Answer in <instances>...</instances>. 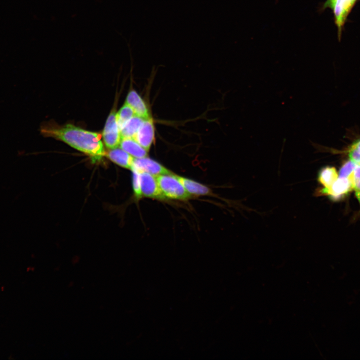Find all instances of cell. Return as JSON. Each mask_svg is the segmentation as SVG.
<instances>
[{"label":"cell","mask_w":360,"mask_h":360,"mask_svg":"<svg viewBox=\"0 0 360 360\" xmlns=\"http://www.w3.org/2000/svg\"><path fill=\"white\" fill-rule=\"evenodd\" d=\"M132 187L135 197L137 199L142 198L140 190V174L138 172L132 170Z\"/></svg>","instance_id":"cell-18"},{"label":"cell","mask_w":360,"mask_h":360,"mask_svg":"<svg viewBox=\"0 0 360 360\" xmlns=\"http://www.w3.org/2000/svg\"><path fill=\"white\" fill-rule=\"evenodd\" d=\"M116 112L112 110L109 114L102 132L104 143L106 148L112 149L118 147L121 140Z\"/></svg>","instance_id":"cell-4"},{"label":"cell","mask_w":360,"mask_h":360,"mask_svg":"<svg viewBox=\"0 0 360 360\" xmlns=\"http://www.w3.org/2000/svg\"><path fill=\"white\" fill-rule=\"evenodd\" d=\"M154 126L152 117L144 119L134 138L148 151L154 141Z\"/></svg>","instance_id":"cell-8"},{"label":"cell","mask_w":360,"mask_h":360,"mask_svg":"<svg viewBox=\"0 0 360 360\" xmlns=\"http://www.w3.org/2000/svg\"><path fill=\"white\" fill-rule=\"evenodd\" d=\"M140 190L142 197L164 199L156 177L146 172H140Z\"/></svg>","instance_id":"cell-7"},{"label":"cell","mask_w":360,"mask_h":360,"mask_svg":"<svg viewBox=\"0 0 360 360\" xmlns=\"http://www.w3.org/2000/svg\"><path fill=\"white\" fill-rule=\"evenodd\" d=\"M356 192V198L360 204V191Z\"/></svg>","instance_id":"cell-20"},{"label":"cell","mask_w":360,"mask_h":360,"mask_svg":"<svg viewBox=\"0 0 360 360\" xmlns=\"http://www.w3.org/2000/svg\"><path fill=\"white\" fill-rule=\"evenodd\" d=\"M352 189L349 178L338 176L328 188H318L316 192V196H327L332 200H337L346 196Z\"/></svg>","instance_id":"cell-5"},{"label":"cell","mask_w":360,"mask_h":360,"mask_svg":"<svg viewBox=\"0 0 360 360\" xmlns=\"http://www.w3.org/2000/svg\"><path fill=\"white\" fill-rule=\"evenodd\" d=\"M356 0H326L324 8H330L334 14L338 36H341L345 21Z\"/></svg>","instance_id":"cell-3"},{"label":"cell","mask_w":360,"mask_h":360,"mask_svg":"<svg viewBox=\"0 0 360 360\" xmlns=\"http://www.w3.org/2000/svg\"><path fill=\"white\" fill-rule=\"evenodd\" d=\"M144 120L134 115L120 130L121 138H134Z\"/></svg>","instance_id":"cell-14"},{"label":"cell","mask_w":360,"mask_h":360,"mask_svg":"<svg viewBox=\"0 0 360 360\" xmlns=\"http://www.w3.org/2000/svg\"><path fill=\"white\" fill-rule=\"evenodd\" d=\"M134 115L136 114L132 108L125 103L116 114L117 122L120 130Z\"/></svg>","instance_id":"cell-15"},{"label":"cell","mask_w":360,"mask_h":360,"mask_svg":"<svg viewBox=\"0 0 360 360\" xmlns=\"http://www.w3.org/2000/svg\"><path fill=\"white\" fill-rule=\"evenodd\" d=\"M120 148L134 158H142L148 156V151L134 138H121L120 145Z\"/></svg>","instance_id":"cell-11"},{"label":"cell","mask_w":360,"mask_h":360,"mask_svg":"<svg viewBox=\"0 0 360 360\" xmlns=\"http://www.w3.org/2000/svg\"><path fill=\"white\" fill-rule=\"evenodd\" d=\"M356 166V164L350 160L346 161L340 168L338 176L349 178Z\"/></svg>","instance_id":"cell-19"},{"label":"cell","mask_w":360,"mask_h":360,"mask_svg":"<svg viewBox=\"0 0 360 360\" xmlns=\"http://www.w3.org/2000/svg\"><path fill=\"white\" fill-rule=\"evenodd\" d=\"M186 191L191 196H208L212 194L210 188L194 180L178 176Z\"/></svg>","instance_id":"cell-10"},{"label":"cell","mask_w":360,"mask_h":360,"mask_svg":"<svg viewBox=\"0 0 360 360\" xmlns=\"http://www.w3.org/2000/svg\"><path fill=\"white\" fill-rule=\"evenodd\" d=\"M42 132L46 136L63 141L72 147L90 157L93 162L100 161L106 155L101 134L88 131L71 124L60 128H43Z\"/></svg>","instance_id":"cell-1"},{"label":"cell","mask_w":360,"mask_h":360,"mask_svg":"<svg viewBox=\"0 0 360 360\" xmlns=\"http://www.w3.org/2000/svg\"><path fill=\"white\" fill-rule=\"evenodd\" d=\"M158 184L164 198L176 200H186L191 196L186 191L178 178L172 172L156 176Z\"/></svg>","instance_id":"cell-2"},{"label":"cell","mask_w":360,"mask_h":360,"mask_svg":"<svg viewBox=\"0 0 360 360\" xmlns=\"http://www.w3.org/2000/svg\"><path fill=\"white\" fill-rule=\"evenodd\" d=\"M125 103L132 108L136 115L144 119L151 117L144 102L135 90H132L129 92Z\"/></svg>","instance_id":"cell-9"},{"label":"cell","mask_w":360,"mask_h":360,"mask_svg":"<svg viewBox=\"0 0 360 360\" xmlns=\"http://www.w3.org/2000/svg\"><path fill=\"white\" fill-rule=\"evenodd\" d=\"M338 177L336 168L326 166L321 168L318 174V180L324 188H330Z\"/></svg>","instance_id":"cell-13"},{"label":"cell","mask_w":360,"mask_h":360,"mask_svg":"<svg viewBox=\"0 0 360 360\" xmlns=\"http://www.w3.org/2000/svg\"><path fill=\"white\" fill-rule=\"evenodd\" d=\"M106 156L118 165L128 169H131L134 158L121 148L110 149Z\"/></svg>","instance_id":"cell-12"},{"label":"cell","mask_w":360,"mask_h":360,"mask_svg":"<svg viewBox=\"0 0 360 360\" xmlns=\"http://www.w3.org/2000/svg\"><path fill=\"white\" fill-rule=\"evenodd\" d=\"M349 178L350 180L352 189L356 192L360 191V165L356 164Z\"/></svg>","instance_id":"cell-17"},{"label":"cell","mask_w":360,"mask_h":360,"mask_svg":"<svg viewBox=\"0 0 360 360\" xmlns=\"http://www.w3.org/2000/svg\"><path fill=\"white\" fill-rule=\"evenodd\" d=\"M349 160L360 165V138L353 142L346 151Z\"/></svg>","instance_id":"cell-16"},{"label":"cell","mask_w":360,"mask_h":360,"mask_svg":"<svg viewBox=\"0 0 360 360\" xmlns=\"http://www.w3.org/2000/svg\"><path fill=\"white\" fill-rule=\"evenodd\" d=\"M130 170H134L140 173L148 172L156 177L161 174L172 173L162 164L147 156L134 158Z\"/></svg>","instance_id":"cell-6"}]
</instances>
